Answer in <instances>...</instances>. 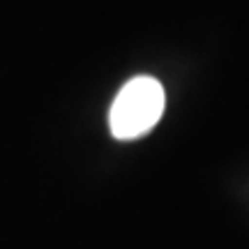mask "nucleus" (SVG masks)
Here are the masks:
<instances>
[{"instance_id": "1", "label": "nucleus", "mask_w": 249, "mask_h": 249, "mask_svg": "<svg viewBox=\"0 0 249 249\" xmlns=\"http://www.w3.org/2000/svg\"><path fill=\"white\" fill-rule=\"evenodd\" d=\"M166 107V92L157 79L136 76L127 81L108 111V129L118 141H134L145 136L160 123Z\"/></svg>"}]
</instances>
